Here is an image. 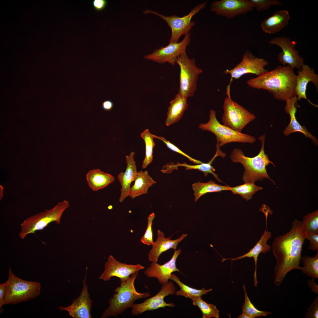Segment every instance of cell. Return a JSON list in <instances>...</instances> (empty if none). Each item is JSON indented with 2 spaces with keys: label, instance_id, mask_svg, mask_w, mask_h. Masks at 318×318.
Wrapping results in <instances>:
<instances>
[{
  "label": "cell",
  "instance_id": "obj_30",
  "mask_svg": "<svg viewBox=\"0 0 318 318\" xmlns=\"http://www.w3.org/2000/svg\"><path fill=\"white\" fill-rule=\"evenodd\" d=\"M170 279L175 281L180 288V290L176 292L175 294L177 296H183L186 298L191 299L201 297L202 295L206 294L212 290L211 288L206 289L204 287L201 289H198L190 287L182 282L179 278L173 274H172Z\"/></svg>",
  "mask_w": 318,
  "mask_h": 318
},
{
  "label": "cell",
  "instance_id": "obj_32",
  "mask_svg": "<svg viewBox=\"0 0 318 318\" xmlns=\"http://www.w3.org/2000/svg\"><path fill=\"white\" fill-rule=\"evenodd\" d=\"M191 299L193 305L198 307L202 312V318H219V311L215 305L206 302L202 299L201 297H193Z\"/></svg>",
  "mask_w": 318,
  "mask_h": 318
},
{
  "label": "cell",
  "instance_id": "obj_22",
  "mask_svg": "<svg viewBox=\"0 0 318 318\" xmlns=\"http://www.w3.org/2000/svg\"><path fill=\"white\" fill-rule=\"evenodd\" d=\"M187 235V234H183L179 238L171 240V236L166 238L163 233L158 230L156 240L152 245V248L148 253V260L151 262H157L159 256L163 253L170 249L176 250L178 244Z\"/></svg>",
  "mask_w": 318,
  "mask_h": 318
},
{
  "label": "cell",
  "instance_id": "obj_37",
  "mask_svg": "<svg viewBox=\"0 0 318 318\" xmlns=\"http://www.w3.org/2000/svg\"><path fill=\"white\" fill-rule=\"evenodd\" d=\"M155 217V215L154 213H152L150 214L148 217L146 230L144 235L141 237L140 239V241L143 243L148 246L152 245L154 242L152 225Z\"/></svg>",
  "mask_w": 318,
  "mask_h": 318
},
{
  "label": "cell",
  "instance_id": "obj_31",
  "mask_svg": "<svg viewBox=\"0 0 318 318\" xmlns=\"http://www.w3.org/2000/svg\"><path fill=\"white\" fill-rule=\"evenodd\" d=\"M313 256L307 255L301 257L304 266L300 267L302 273L313 279H318V251Z\"/></svg>",
  "mask_w": 318,
  "mask_h": 318
},
{
  "label": "cell",
  "instance_id": "obj_12",
  "mask_svg": "<svg viewBox=\"0 0 318 318\" xmlns=\"http://www.w3.org/2000/svg\"><path fill=\"white\" fill-rule=\"evenodd\" d=\"M190 42L189 34L185 35L181 42L169 43L166 46L156 49L152 53L145 56L144 58L160 64L168 62L171 65H174L178 58L186 52Z\"/></svg>",
  "mask_w": 318,
  "mask_h": 318
},
{
  "label": "cell",
  "instance_id": "obj_5",
  "mask_svg": "<svg viewBox=\"0 0 318 318\" xmlns=\"http://www.w3.org/2000/svg\"><path fill=\"white\" fill-rule=\"evenodd\" d=\"M6 304H15L34 299L39 295L41 284L38 281L21 279L9 267Z\"/></svg>",
  "mask_w": 318,
  "mask_h": 318
},
{
  "label": "cell",
  "instance_id": "obj_19",
  "mask_svg": "<svg viewBox=\"0 0 318 318\" xmlns=\"http://www.w3.org/2000/svg\"><path fill=\"white\" fill-rule=\"evenodd\" d=\"M297 73L295 88L297 101L304 99L314 107H318L317 105L313 104L307 98L306 92L308 84L310 82L313 83L317 91L318 75L315 73L314 69L305 64L302 66L300 70H298Z\"/></svg>",
  "mask_w": 318,
  "mask_h": 318
},
{
  "label": "cell",
  "instance_id": "obj_45",
  "mask_svg": "<svg viewBox=\"0 0 318 318\" xmlns=\"http://www.w3.org/2000/svg\"><path fill=\"white\" fill-rule=\"evenodd\" d=\"M113 106V102L108 100L104 101L102 104V106L103 109L106 111H109L112 110Z\"/></svg>",
  "mask_w": 318,
  "mask_h": 318
},
{
  "label": "cell",
  "instance_id": "obj_26",
  "mask_svg": "<svg viewBox=\"0 0 318 318\" xmlns=\"http://www.w3.org/2000/svg\"><path fill=\"white\" fill-rule=\"evenodd\" d=\"M86 179L89 186L93 191L104 188L115 180L114 176L99 169L89 171L87 173Z\"/></svg>",
  "mask_w": 318,
  "mask_h": 318
},
{
  "label": "cell",
  "instance_id": "obj_35",
  "mask_svg": "<svg viewBox=\"0 0 318 318\" xmlns=\"http://www.w3.org/2000/svg\"><path fill=\"white\" fill-rule=\"evenodd\" d=\"M245 296L244 302L242 307V312L248 316L249 318L266 317L272 314L271 312L261 311L257 309L251 302L248 297L244 284L243 285Z\"/></svg>",
  "mask_w": 318,
  "mask_h": 318
},
{
  "label": "cell",
  "instance_id": "obj_14",
  "mask_svg": "<svg viewBox=\"0 0 318 318\" xmlns=\"http://www.w3.org/2000/svg\"><path fill=\"white\" fill-rule=\"evenodd\" d=\"M176 292L175 287L172 281L162 285L160 290L155 295L146 299L142 303L134 304L131 308V314L138 316L147 311H153L166 307H174L175 305L173 303H167L164 301V299L169 295L175 294Z\"/></svg>",
  "mask_w": 318,
  "mask_h": 318
},
{
  "label": "cell",
  "instance_id": "obj_1",
  "mask_svg": "<svg viewBox=\"0 0 318 318\" xmlns=\"http://www.w3.org/2000/svg\"><path fill=\"white\" fill-rule=\"evenodd\" d=\"M301 222L295 219L290 230L276 237L271 245L276 263L274 283L279 286L286 274L294 269H300L301 252L306 233Z\"/></svg>",
  "mask_w": 318,
  "mask_h": 318
},
{
  "label": "cell",
  "instance_id": "obj_8",
  "mask_svg": "<svg viewBox=\"0 0 318 318\" xmlns=\"http://www.w3.org/2000/svg\"><path fill=\"white\" fill-rule=\"evenodd\" d=\"M195 61L194 58H189L185 52L176 62L180 68L178 93L187 98L194 95L198 77L202 72V69L196 66Z\"/></svg>",
  "mask_w": 318,
  "mask_h": 318
},
{
  "label": "cell",
  "instance_id": "obj_43",
  "mask_svg": "<svg viewBox=\"0 0 318 318\" xmlns=\"http://www.w3.org/2000/svg\"><path fill=\"white\" fill-rule=\"evenodd\" d=\"M92 4L96 10L100 11L105 8L107 5V1L106 0H94Z\"/></svg>",
  "mask_w": 318,
  "mask_h": 318
},
{
  "label": "cell",
  "instance_id": "obj_29",
  "mask_svg": "<svg viewBox=\"0 0 318 318\" xmlns=\"http://www.w3.org/2000/svg\"><path fill=\"white\" fill-rule=\"evenodd\" d=\"M216 153L211 160L207 163H203L198 165H188L186 163H177V164L175 165V167L177 168L178 166H183L186 168L187 170L192 169L197 170L203 172L204 176L206 177L208 173H211L213 175L216 180L219 182H222L219 178L218 175L214 173V171L215 170L211 165V164L215 158L218 156H220L224 158L226 156V154L223 152L220 148L218 146H216Z\"/></svg>",
  "mask_w": 318,
  "mask_h": 318
},
{
  "label": "cell",
  "instance_id": "obj_10",
  "mask_svg": "<svg viewBox=\"0 0 318 318\" xmlns=\"http://www.w3.org/2000/svg\"><path fill=\"white\" fill-rule=\"evenodd\" d=\"M228 96L224 99L223 105L224 112L222 117L223 125L231 129L241 132L249 123L256 118L255 116L237 102L232 100L228 91Z\"/></svg>",
  "mask_w": 318,
  "mask_h": 318
},
{
  "label": "cell",
  "instance_id": "obj_34",
  "mask_svg": "<svg viewBox=\"0 0 318 318\" xmlns=\"http://www.w3.org/2000/svg\"><path fill=\"white\" fill-rule=\"evenodd\" d=\"M140 136L145 144V157L142 166L143 169H145L153 160V149L155 144L153 140L154 138L148 129H146L142 132Z\"/></svg>",
  "mask_w": 318,
  "mask_h": 318
},
{
  "label": "cell",
  "instance_id": "obj_39",
  "mask_svg": "<svg viewBox=\"0 0 318 318\" xmlns=\"http://www.w3.org/2000/svg\"><path fill=\"white\" fill-rule=\"evenodd\" d=\"M154 138H156L160 140L163 142L166 145L167 147L171 150L177 152L187 158L190 161L195 164H200L203 163L201 161L195 159L183 152L178 148L167 140L164 137L159 136L152 134Z\"/></svg>",
  "mask_w": 318,
  "mask_h": 318
},
{
  "label": "cell",
  "instance_id": "obj_33",
  "mask_svg": "<svg viewBox=\"0 0 318 318\" xmlns=\"http://www.w3.org/2000/svg\"><path fill=\"white\" fill-rule=\"evenodd\" d=\"M262 189V188L256 186L254 183H245L241 185L231 187L229 190L233 194L240 195L248 201L251 199L256 192Z\"/></svg>",
  "mask_w": 318,
  "mask_h": 318
},
{
  "label": "cell",
  "instance_id": "obj_21",
  "mask_svg": "<svg viewBox=\"0 0 318 318\" xmlns=\"http://www.w3.org/2000/svg\"><path fill=\"white\" fill-rule=\"evenodd\" d=\"M285 101V112L289 114L290 120L289 123L284 131V134L285 136H288L293 133L300 132L302 133L306 137L310 139L315 145H318V140L317 138L309 132L305 126L301 125L296 119V114L297 111V107H299L297 103V96L288 99Z\"/></svg>",
  "mask_w": 318,
  "mask_h": 318
},
{
  "label": "cell",
  "instance_id": "obj_41",
  "mask_svg": "<svg viewBox=\"0 0 318 318\" xmlns=\"http://www.w3.org/2000/svg\"><path fill=\"white\" fill-rule=\"evenodd\" d=\"M305 317L318 318V296L315 298L314 301L307 309V312Z\"/></svg>",
  "mask_w": 318,
  "mask_h": 318
},
{
  "label": "cell",
  "instance_id": "obj_17",
  "mask_svg": "<svg viewBox=\"0 0 318 318\" xmlns=\"http://www.w3.org/2000/svg\"><path fill=\"white\" fill-rule=\"evenodd\" d=\"M87 271L82 281L83 288L79 296L73 300L72 304L67 307L59 306L61 311H67L73 318H91L92 300L90 298L87 283Z\"/></svg>",
  "mask_w": 318,
  "mask_h": 318
},
{
  "label": "cell",
  "instance_id": "obj_11",
  "mask_svg": "<svg viewBox=\"0 0 318 318\" xmlns=\"http://www.w3.org/2000/svg\"><path fill=\"white\" fill-rule=\"evenodd\" d=\"M268 64L264 59L257 57L249 51H247L243 54L241 61L233 68L226 70L223 72L229 74L231 79H239L242 76L247 74H253L258 76L268 71L265 67Z\"/></svg>",
  "mask_w": 318,
  "mask_h": 318
},
{
  "label": "cell",
  "instance_id": "obj_16",
  "mask_svg": "<svg viewBox=\"0 0 318 318\" xmlns=\"http://www.w3.org/2000/svg\"><path fill=\"white\" fill-rule=\"evenodd\" d=\"M254 7L250 0H221L212 3L210 11L217 14L232 19L251 11Z\"/></svg>",
  "mask_w": 318,
  "mask_h": 318
},
{
  "label": "cell",
  "instance_id": "obj_18",
  "mask_svg": "<svg viewBox=\"0 0 318 318\" xmlns=\"http://www.w3.org/2000/svg\"><path fill=\"white\" fill-rule=\"evenodd\" d=\"M181 253L180 248L175 251L171 259L162 265L159 264L157 262H152L149 267L144 271V274L148 278H156L161 284H165L170 279L172 273L175 271L180 272L176 265V259Z\"/></svg>",
  "mask_w": 318,
  "mask_h": 318
},
{
  "label": "cell",
  "instance_id": "obj_23",
  "mask_svg": "<svg viewBox=\"0 0 318 318\" xmlns=\"http://www.w3.org/2000/svg\"><path fill=\"white\" fill-rule=\"evenodd\" d=\"M266 227L265 231L261 236L259 240L256 243L255 246L247 253L243 255L234 258H222L221 262H223L227 260L232 261L238 260L240 259L248 257L254 258L255 265V269L254 274V285L257 286L258 281L256 276L257 263L258 257L259 254L262 253L265 254L270 251L271 249V246L267 244L268 240L272 236V234L270 231L266 230L267 228V217H266Z\"/></svg>",
  "mask_w": 318,
  "mask_h": 318
},
{
  "label": "cell",
  "instance_id": "obj_15",
  "mask_svg": "<svg viewBox=\"0 0 318 318\" xmlns=\"http://www.w3.org/2000/svg\"><path fill=\"white\" fill-rule=\"evenodd\" d=\"M145 269L140 264L136 265L122 263L110 255L104 264V270L99 277L104 281H110L112 277H116L120 280H126L132 274H138L139 271Z\"/></svg>",
  "mask_w": 318,
  "mask_h": 318
},
{
  "label": "cell",
  "instance_id": "obj_9",
  "mask_svg": "<svg viewBox=\"0 0 318 318\" xmlns=\"http://www.w3.org/2000/svg\"><path fill=\"white\" fill-rule=\"evenodd\" d=\"M206 3L207 1H205L198 4L192 9L188 14L182 17L175 15L165 16L150 10H146L143 13L154 14L164 20L171 30L169 43H178L182 36L189 34L195 24V22L191 20L192 17L205 7Z\"/></svg>",
  "mask_w": 318,
  "mask_h": 318
},
{
  "label": "cell",
  "instance_id": "obj_25",
  "mask_svg": "<svg viewBox=\"0 0 318 318\" xmlns=\"http://www.w3.org/2000/svg\"><path fill=\"white\" fill-rule=\"evenodd\" d=\"M187 98L178 93L170 102L167 112L165 124L169 126L177 122L182 118L185 111L187 108Z\"/></svg>",
  "mask_w": 318,
  "mask_h": 318
},
{
  "label": "cell",
  "instance_id": "obj_46",
  "mask_svg": "<svg viewBox=\"0 0 318 318\" xmlns=\"http://www.w3.org/2000/svg\"><path fill=\"white\" fill-rule=\"evenodd\" d=\"M238 318H249V317L245 314L242 312L241 314L239 315L238 317Z\"/></svg>",
  "mask_w": 318,
  "mask_h": 318
},
{
  "label": "cell",
  "instance_id": "obj_13",
  "mask_svg": "<svg viewBox=\"0 0 318 318\" xmlns=\"http://www.w3.org/2000/svg\"><path fill=\"white\" fill-rule=\"evenodd\" d=\"M269 43L281 48L282 52L279 53L278 60L284 66L289 65L294 69L300 70L304 64L303 58L295 49L296 43L290 38L282 36L275 37Z\"/></svg>",
  "mask_w": 318,
  "mask_h": 318
},
{
  "label": "cell",
  "instance_id": "obj_36",
  "mask_svg": "<svg viewBox=\"0 0 318 318\" xmlns=\"http://www.w3.org/2000/svg\"><path fill=\"white\" fill-rule=\"evenodd\" d=\"M301 223L306 232L318 234V210L305 215Z\"/></svg>",
  "mask_w": 318,
  "mask_h": 318
},
{
  "label": "cell",
  "instance_id": "obj_27",
  "mask_svg": "<svg viewBox=\"0 0 318 318\" xmlns=\"http://www.w3.org/2000/svg\"><path fill=\"white\" fill-rule=\"evenodd\" d=\"M156 182L149 175L147 170L138 172L135 183L131 187L129 196L132 199L147 193L149 188L155 184Z\"/></svg>",
  "mask_w": 318,
  "mask_h": 318
},
{
  "label": "cell",
  "instance_id": "obj_40",
  "mask_svg": "<svg viewBox=\"0 0 318 318\" xmlns=\"http://www.w3.org/2000/svg\"><path fill=\"white\" fill-rule=\"evenodd\" d=\"M306 239H308L310 242L308 249L313 251H318V234H315L306 232L305 234Z\"/></svg>",
  "mask_w": 318,
  "mask_h": 318
},
{
  "label": "cell",
  "instance_id": "obj_20",
  "mask_svg": "<svg viewBox=\"0 0 318 318\" xmlns=\"http://www.w3.org/2000/svg\"><path fill=\"white\" fill-rule=\"evenodd\" d=\"M135 153L132 152L125 156L127 167L125 172H121L117 175L118 180L121 186V194L119 199L120 203L123 202L130 193V185L135 181L138 175L137 166L134 160Z\"/></svg>",
  "mask_w": 318,
  "mask_h": 318
},
{
  "label": "cell",
  "instance_id": "obj_28",
  "mask_svg": "<svg viewBox=\"0 0 318 318\" xmlns=\"http://www.w3.org/2000/svg\"><path fill=\"white\" fill-rule=\"evenodd\" d=\"M230 187L229 186H223L217 184L211 180L206 183L198 181L192 185L194 201L196 202L201 196L207 193L228 191Z\"/></svg>",
  "mask_w": 318,
  "mask_h": 318
},
{
  "label": "cell",
  "instance_id": "obj_6",
  "mask_svg": "<svg viewBox=\"0 0 318 318\" xmlns=\"http://www.w3.org/2000/svg\"><path fill=\"white\" fill-rule=\"evenodd\" d=\"M69 206L68 201L64 200L58 202L51 209L45 210L43 212L28 218L20 224L21 230L19 234V236L23 239L28 234H34L36 231L42 230L53 222L60 224L63 212Z\"/></svg>",
  "mask_w": 318,
  "mask_h": 318
},
{
  "label": "cell",
  "instance_id": "obj_3",
  "mask_svg": "<svg viewBox=\"0 0 318 318\" xmlns=\"http://www.w3.org/2000/svg\"><path fill=\"white\" fill-rule=\"evenodd\" d=\"M265 138V134H264L258 138L261 141L262 145L260 151L256 156L252 158L246 157L242 151L238 148H234L230 155V158L232 162L240 163L244 167L245 170L242 179L244 183H254L267 178L273 184H275V182L268 175L266 169V167L269 164L275 166L269 160L268 155L265 153L264 150Z\"/></svg>",
  "mask_w": 318,
  "mask_h": 318
},
{
  "label": "cell",
  "instance_id": "obj_2",
  "mask_svg": "<svg viewBox=\"0 0 318 318\" xmlns=\"http://www.w3.org/2000/svg\"><path fill=\"white\" fill-rule=\"evenodd\" d=\"M297 75L289 65H279L257 77L248 80L250 87L268 91L276 99L286 101L296 96Z\"/></svg>",
  "mask_w": 318,
  "mask_h": 318
},
{
  "label": "cell",
  "instance_id": "obj_38",
  "mask_svg": "<svg viewBox=\"0 0 318 318\" xmlns=\"http://www.w3.org/2000/svg\"><path fill=\"white\" fill-rule=\"evenodd\" d=\"M250 1L254 8L255 7L258 11L266 10L271 6L282 4L278 0H250Z\"/></svg>",
  "mask_w": 318,
  "mask_h": 318
},
{
  "label": "cell",
  "instance_id": "obj_4",
  "mask_svg": "<svg viewBox=\"0 0 318 318\" xmlns=\"http://www.w3.org/2000/svg\"><path fill=\"white\" fill-rule=\"evenodd\" d=\"M138 275L133 274L127 280H120V286L114 290L115 293L109 299V306L104 311L101 318L116 317L132 308L137 300L150 296V292L140 293L136 289L135 281Z\"/></svg>",
  "mask_w": 318,
  "mask_h": 318
},
{
  "label": "cell",
  "instance_id": "obj_7",
  "mask_svg": "<svg viewBox=\"0 0 318 318\" xmlns=\"http://www.w3.org/2000/svg\"><path fill=\"white\" fill-rule=\"evenodd\" d=\"M216 113L215 110H211L208 121L206 123H201L198 127L213 133L216 138V144L220 147L232 142L253 144L255 142L254 136L236 131L221 124L217 119Z\"/></svg>",
  "mask_w": 318,
  "mask_h": 318
},
{
  "label": "cell",
  "instance_id": "obj_24",
  "mask_svg": "<svg viewBox=\"0 0 318 318\" xmlns=\"http://www.w3.org/2000/svg\"><path fill=\"white\" fill-rule=\"evenodd\" d=\"M290 18L289 14L287 10H277L272 16L264 20L261 26L262 30L266 33H276L287 25Z\"/></svg>",
  "mask_w": 318,
  "mask_h": 318
},
{
  "label": "cell",
  "instance_id": "obj_44",
  "mask_svg": "<svg viewBox=\"0 0 318 318\" xmlns=\"http://www.w3.org/2000/svg\"><path fill=\"white\" fill-rule=\"evenodd\" d=\"M314 279L312 278L307 281V284L311 288V290L315 294H318V286L315 282Z\"/></svg>",
  "mask_w": 318,
  "mask_h": 318
},
{
  "label": "cell",
  "instance_id": "obj_42",
  "mask_svg": "<svg viewBox=\"0 0 318 318\" xmlns=\"http://www.w3.org/2000/svg\"><path fill=\"white\" fill-rule=\"evenodd\" d=\"M7 281L0 284V308L5 304V299L6 297Z\"/></svg>",
  "mask_w": 318,
  "mask_h": 318
}]
</instances>
